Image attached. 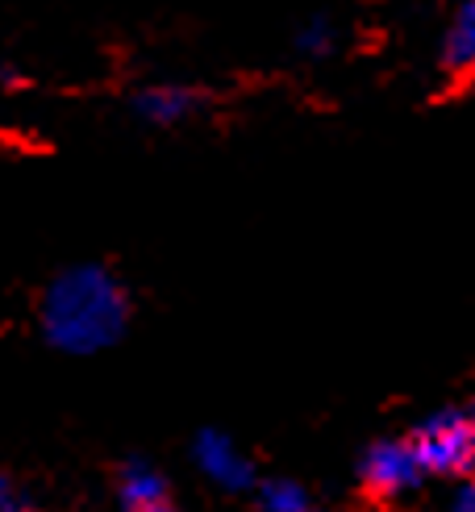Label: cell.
I'll list each match as a JSON object with an SVG mask.
<instances>
[{
    "instance_id": "6da1fadb",
    "label": "cell",
    "mask_w": 475,
    "mask_h": 512,
    "mask_svg": "<svg viewBox=\"0 0 475 512\" xmlns=\"http://www.w3.org/2000/svg\"><path fill=\"white\" fill-rule=\"evenodd\" d=\"M134 304L105 263H75L46 284L38 300V329L50 350L92 358L113 350L130 329Z\"/></svg>"
},
{
    "instance_id": "7a4b0ae2",
    "label": "cell",
    "mask_w": 475,
    "mask_h": 512,
    "mask_svg": "<svg viewBox=\"0 0 475 512\" xmlns=\"http://www.w3.org/2000/svg\"><path fill=\"white\" fill-rule=\"evenodd\" d=\"M409 442L430 479H475V417L467 404H446L425 413L409 429Z\"/></svg>"
},
{
    "instance_id": "3957f363",
    "label": "cell",
    "mask_w": 475,
    "mask_h": 512,
    "mask_svg": "<svg viewBox=\"0 0 475 512\" xmlns=\"http://www.w3.org/2000/svg\"><path fill=\"white\" fill-rule=\"evenodd\" d=\"M359 488L367 500L375 504H400V500H409L421 492V483L430 479L421 467V458L409 442V433L405 438H375L363 446L359 454Z\"/></svg>"
},
{
    "instance_id": "277c9868",
    "label": "cell",
    "mask_w": 475,
    "mask_h": 512,
    "mask_svg": "<svg viewBox=\"0 0 475 512\" xmlns=\"http://www.w3.org/2000/svg\"><path fill=\"white\" fill-rule=\"evenodd\" d=\"M192 463L205 475L217 492H255L259 488V471L255 458H250L225 429H200L192 438Z\"/></svg>"
},
{
    "instance_id": "5b68a950",
    "label": "cell",
    "mask_w": 475,
    "mask_h": 512,
    "mask_svg": "<svg viewBox=\"0 0 475 512\" xmlns=\"http://www.w3.org/2000/svg\"><path fill=\"white\" fill-rule=\"evenodd\" d=\"M200 105H205V96H200L196 88H184V84H150L134 96V113L146 125H163V130L196 117Z\"/></svg>"
},
{
    "instance_id": "8992f818",
    "label": "cell",
    "mask_w": 475,
    "mask_h": 512,
    "mask_svg": "<svg viewBox=\"0 0 475 512\" xmlns=\"http://www.w3.org/2000/svg\"><path fill=\"white\" fill-rule=\"evenodd\" d=\"M117 500L125 512H146L167 500V479L159 467L142 463V458H134V463H125L117 471Z\"/></svg>"
},
{
    "instance_id": "52a82bcc",
    "label": "cell",
    "mask_w": 475,
    "mask_h": 512,
    "mask_svg": "<svg viewBox=\"0 0 475 512\" xmlns=\"http://www.w3.org/2000/svg\"><path fill=\"white\" fill-rule=\"evenodd\" d=\"M442 67L450 75H467L475 71V0H463L455 21L442 38Z\"/></svg>"
},
{
    "instance_id": "ba28073f",
    "label": "cell",
    "mask_w": 475,
    "mask_h": 512,
    "mask_svg": "<svg viewBox=\"0 0 475 512\" xmlns=\"http://www.w3.org/2000/svg\"><path fill=\"white\" fill-rule=\"evenodd\" d=\"M255 500H259L263 512H313V508H317L305 483H296V479H288V475L259 479Z\"/></svg>"
},
{
    "instance_id": "9c48e42d",
    "label": "cell",
    "mask_w": 475,
    "mask_h": 512,
    "mask_svg": "<svg viewBox=\"0 0 475 512\" xmlns=\"http://www.w3.org/2000/svg\"><path fill=\"white\" fill-rule=\"evenodd\" d=\"M330 46H334V25L325 17H313V21H305L296 30V50H300V55L321 59V55H330Z\"/></svg>"
},
{
    "instance_id": "30bf717a",
    "label": "cell",
    "mask_w": 475,
    "mask_h": 512,
    "mask_svg": "<svg viewBox=\"0 0 475 512\" xmlns=\"http://www.w3.org/2000/svg\"><path fill=\"white\" fill-rule=\"evenodd\" d=\"M446 512H475V479H459L446 500Z\"/></svg>"
},
{
    "instance_id": "8fae6325",
    "label": "cell",
    "mask_w": 475,
    "mask_h": 512,
    "mask_svg": "<svg viewBox=\"0 0 475 512\" xmlns=\"http://www.w3.org/2000/svg\"><path fill=\"white\" fill-rule=\"evenodd\" d=\"M13 500H17V496L9 492V483H5V475H0V512H5V508H9Z\"/></svg>"
},
{
    "instance_id": "7c38bea8",
    "label": "cell",
    "mask_w": 475,
    "mask_h": 512,
    "mask_svg": "<svg viewBox=\"0 0 475 512\" xmlns=\"http://www.w3.org/2000/svg\"><path fill=\"white\" fill-rule=\"evenodd\" d=\"M146 512H175V508H171V504L163 500V504H155V508H146Z\"/></svg>"
},
{
    "instance_id": "4fadbf2b",
    "label": "cell",
    "mask_w": 475,
    "mask_h": 512,
    "mask_svg": "<svg viewBox=\"0 0 475 512\" xmlns=\"http://www.w3.org/2000/svg\"><path fill=\"white\" fill-rule=\"evenodd\" d=\"M5 512H30V508H25V504H21V500H13V504H9V508H5Z\"/></svg>"
},
{
    "instance_id": "5bb4252c",
    "label": "cell",
    "mask_w": 475,
    "mask_h": 512,
    "mask_svg": "<svg viewBox=\"0 0 475 512\" xmlns=\"http://www.w3.org/2000/svg\"><path fill=\"white\" fill-rule=\"evenodd\" d=\"M467 408H471V417H475V396H471V400H467Z\"/></svg>"
},
{
    "instance_id": "9a60e30c",
    "label": "cell",
    "mask_w": 475,
    "mask_h": 512,
    "mask_svg": "<svg viewBox=\"0 0 475 512\" xmlns=\"http://www.w3.org/2000/svg\"><path fill=\"white\" fill-rule=\"evenodd\" d=\"M313 512H330V508H313Z\"/></svg>"
}]
</instances>
